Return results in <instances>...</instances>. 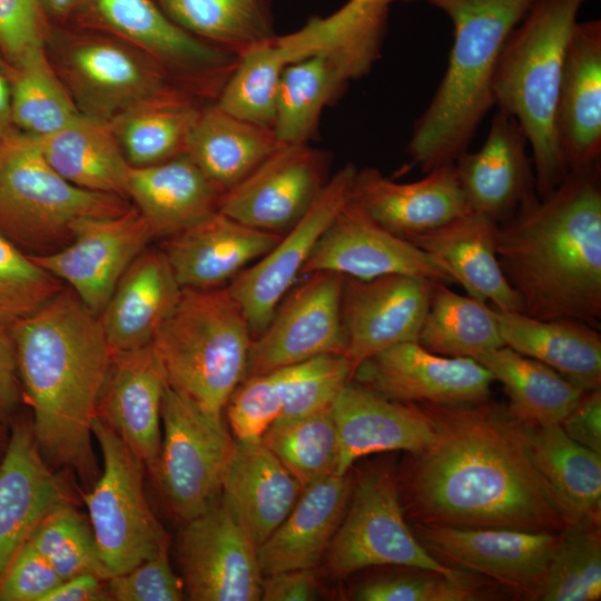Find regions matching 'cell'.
Masks as SVG:
<instances>
[{"label": "cell", "instance_id": "03108f58", "mask_svg": "<svg viewBox=\"0 0 601 601\" xmlns=\"http://www.w3.org/2000/svg\"><path fill=\"white\" fill-rule=\"evenodd\" d=\"M9 71H10V67L8 66V63L6 62V60L3 59L1 52H0V72L7 75H9Z\"/></svg>", "mask_w": 601, "mask_h": 601}, {"label": "cell", "instance_id": "d6986e66", "mask_svg": "<svg viewBox=\"0 0 601 601\" xmlns=\"http://www.w3.org/2000/svg\"><path fill=\"white\" fill-rule=\"evenodd\" d=\"M351 381L396 402L456 405L487 401L495 380L474 358L442 356L405 342L361 362Z\"/></svg>", "mask_w": 601, "mask_h": 601}, {"label": "cell", "instance_id": "3957f363", "mask_svg": "<svg viewBox=\"0 0 601 601\" xmlns=\"http://www.w3.org/2000/svg\"><path fill=\"white\" fill-rule=\"evenodd\" d=\"M496 255L520 312L536 319H601L600 164L570 170L546 196L496 229Z\"/></svg>", "mask_w": 601, "mask_h": 601}, {"label": "cell", "instance_id": "ee69618b", "mask_svg": "<svg viewBox=\"0 0 601 601\" xmlns=\"http://www.w3.org/2000/svg\"><path fill=\"white\" fill-rule=\"evenodd\" d=\"M8 80L11 120L23 135H51L80 115L47 52L10 68Z\"/></svg>", "mask_w": 601, "mask_h": 601}, {"label": "cell", "instance_id": "ffe728a7", "mask_svg": "<svg viewBox=\"0 0 601 601\" xmlns=\"http://www.w3.org/2000/svg\"><path fill=\"white\" fill-rule=\"evenodd\" d=\"M332 272L373 279L411 275L453 283L446 269L427 253L372 219L352 198L341 208L300 274Z\"/></svg>", "mask_w": 601, "mask_h": 601}, {"label": "cell", "instance_id": "f5cc1de1", "mask_svg": "<svg viewBox=\"0 0 601 601\" xmlns=\"http://www.w3.org/2000/svg\"><path fill=\"white\" fill-rule=\"evenodd\" d=\"M51 26L39 0H0V52L8 66L46 53Z\"/></svg>", "mask_w": 601, "mask_h": 601}, {"label": "cell", "instance_id": "6f0895ef", "mask_svg": "<svg viewBox=\"0 0 601 601\" xmlns=\"http://www.w3.org/2000/svg\"><path fill=\"white\" fill-rule=\"evenodd\" d=\"M22 398L17 355L11 327L0 323V423L6 426Z\"/></svg>", "mask_w": 601, "mask_h": 601}, {"label": "cell", "instance_id": "60d3db41", "mask_svg": "<svg viewBox=\"0 0 601 601\" xmlns=\"http://www.w3.org/2000/svg\"><path fill=\"white\" fill-rule=\"evenodd\" d=\"M189 35L238 58L276 36L273 0H155Z\"/></svg>", "mask_w": 601, "mask_h": 601}, {"label": "cell", "instance_id": "1f68e13d", "mask_svg": "<svg viewBox=\"0 0 601 601\" xmlns=\"http://www.w3.org/2000/svg\"><path fill=\"white\" fill-rule=\"evenodd\" d=\"M303 485L260 441H234L221 496L258 548L288 515Z\"/></svg>", "mask_w": 601, "mask_h": 601}, {"label": "cell", "instance_id": "f35d334b", "mask_svg": "<svg viewBox=\"0 0 601 601\" xmlns=\"http://www.w3.org/2000/svg\"><path fill=\"white\" fill-rule=\"evenodd\" d=\"M315 52L318 48L303 27L276 35L238 58L214 102L234 116L273 129L275 96L284 69Z\"/></svg>", "mask_w": 601, "mask_h": 601}, {"label": "cell", "instance_id": "4fadbf2b", "mask_svg": "<svg viewBox=\"0 0 601 601\" xmlns=\"http://www.w3.org/2000/svg\"><path fill=\"white\" fill-rule=\"evenodd\" d=\"M257 548L229 503L220 497L186 521L177 539L184 588L195 601H258Z\"/></svg>", "mask_w": 601, "mask_h": 601}, {"label": "cell", "instance_id": "6da1fadb", "mask_svg": "<svg viewBox=\"0 0 601 601\" xmlns=\"http://www.w3.org/2000/svg\"><path fill=\"white\" fill-rule=\"evenodd\" d=\"M433 440L411 454L402 489L416 524L560 533L566 523L530 454L528 425L489 400L417 403Z\"/></svg>", "mask_w": 601, "mask_h": 601}, {"label": "cell", "instance_id": "7a4b0ae2", "mask_svg": "<svg viewBox=\"0 0 601 601\" xmlns=\"http://www.w3.org/2000/svg\"><path fill=\"white\" fill-rule=\"evenodd\" d=\"M11 333L42 456L90 485L98 472L91 427L112 357L99 316L61 289Z\"/></svg>", "mask_w": 601, "mask_h": 601}, {"label": "cell", "instance_id": "816d5d0a", "mask_svg": "<svg viewBox=\"0 0 601 601\" xmlns=\"http://www.w3.org/2000/svg\"><path fill=\"white\" fill-rule=\"evenodd\" d=\"M227 415L236 440L260 441L283 406L277 371L248 376L230 395Z\"/></svg>", "mask_w": 601, "mask_h": 601}, {"label": "cell", "instance_id": "5b68a950", "mask_svg": "<svg viewBox=\"0 0 601 601\" xmlns=\"http://www.w3.org/2000/svg\"><path fill=\"white\" fill-rule=\"evenodd\" d=\"M587 1L535 0L505 40L493 75V104L528 138L540 198L569 174L558 135V104L566 48Z\"/></svg>", "mask_w": 601, "mask_h": 601}, {"label": "cell", "instance_id": "8d00e7d4", "mask_svg": "<svg viewBox=\"0 0 601 601\" xmlns=\"http://www.w3.org/2000/svg\"><path fill=\"white\" fill-rule=\"evenodd\" d=\"M532 462L566 523L601 520V454L560 424L528 426Z\"/></svg>", "mask_w": 601, "mask_h": 601}, {"label": "cell", "instance_id": "ab89813d", "mask_svg": "<svg viewBox=\"0 0 601 601\" xmlns=\"http://www.w3.org/2000/svg\"><path fill=\"white\" fill-rule=\"evenodd\" d=\"M476 361L502 383L510 413L528 426L560 424L585 392L550 366L505 345Z\"/></svg>", "mask_w": 601, "mask_h": 601}, {"label": "cell", "instance_id": "f1b7e54d", "mask_svg": "<svg viewBox=\"0 0 601 601\" xmlns=\"http://www.w3.org/2000/svg\"><path fill=\"white\" fill-rule=\"evenodd\" d=\"M349 494L346 474L303 486L288 515L256 550L262 574L314 569L327 552Z\"/></svg>", "mask_w": 601, "mask_h": 601}, {"label": "cell", "instance_id": "e0dca14e", "mask_svg": "<svg viewBox=\"0 0 601 601\" xmlns=\"http://www.w3.org/2000/svg\"><path fill=\"white\" fill-rule=\"evenodd\" d=\"M423 545L525 600H540L559 533L416 524Z\"/></svg>", "mask_w": 601, "mask_h": 601}, {"label": "cell", "instance_id": "11a10c76", "mask_svg": "<svg viewBox=\"0 0 601 601\" xmlns=\"http://www.w3.org/2000/svg\"><path fill=\"white\" fill-rule=\"evenodd\" d=\"M63 580L27 542L0 581V601H43Z\"/></svg>", "mask_w": 601, "mask_h": 601}, {"label": "cell", "instance_id": "91938a15", "mask_svg": "<svg viewBox=\"0 0 601 601\" xmlns=\"http://www.w3.org/2000/svg\"><path fill=\"white\" fill-rule=\"evenodd\" d=\"M110 600L107 580L83 573L63 580L43 601H106Z\"/></svg>", "mask_w": 601, "mask_h": 601}, {"label": "cell", "instance_id": "ac0fdd59", "mask_svg": "<svg viewBox=\"0 0 601 601\" xmlns=\"http://www.w3.org/2000/svg\"><path fill=\"white\" fill-rule=\"evenodd\" d=\"M154 238L144 217L131 206L118 216L82 219L75 226L69 244L30 256L49 274L66 282L99 316L122 274Z\"/></svg>", "mask_w": 601, "mask_h": 601}, {"label": "cell", "instance_id": "4316f807", "mask_svg": "<svg viewBox=\"0 0 601 601\" xmlns=\"http://www.w3.org/2000/svg\"><path fill=\"white\" fill-rule=\"evenodd\" d=\"M283 234L259 230L216 211L164 244L181 288H215L269 252Z\"/></svg>", "mask_w": 601, "mask_h": 601}, {"label": "cell", "instance_id": "680465c9", "mask_svg": "<svg viewBox=\"0 0 601 601\" xmlns=\"http://www.w3.org/2000/svg\"><path fill=\"white\" fill-rule=\"evenodd\" d=\"M318 583L314 569L282 571L263 575L264 601H309L317 599Z\"/></svg>", "mask_w": 601, "mask_h": 601}, {"label": "cell", "instance_id": "e575fe53", "mask_svg": "<svg viewBox=\"0 0 601 601\" xmlns=\"http://www.w3.org/2000/svg\"><path fill=\"white\" fill-rule=\"evenodd\" d=\"M280 144L272 128L208 102L190 129L185 154L224 194L254 171Z\"/></svg>", "mask_w": 601, "mask_h": 601}, {"label": "cell", "instance_id": "b9f144b4", "mask_svg": "<svg viewBox=\"0 0 601 601\" xmlns=\"http://www.w3.org/2000/svg\"><path fill=\"white\" fill-rule=\"evenodd\" d=\"M416 342L437 355L474 359L504 346L492 307L437 280Z\"/></svg>", "mask_w": 601, "mask_h": 601}, {"label": "cell", "instance_id": "30bf717a", "mask_svg": "<svg viewBox=\"0 0 601 601\" xmlns=\"http://www.w3.org/2000/svg\"><path fill=\"white\" fill-rule=\"evenodd\" d=\"M70 24L131 45L207 102L217 99L238 62L237 56L183 30L155 0H82Z\"/></svg>", "mask_w": 601, "mask_h": 601}, {"label": "cell", "instance_id": "d6a6232c", "mask_svg": "<svg viewBox=\"0 0 601 601\" xmlns=\"http://www.w3.org/2000/svg\"><path fill=\"white\" fill-rule=\"evenodd\" d=\"M223 193L186 155L131 167L127 197L155 238L169 237L218 211Z\"/></svg>", "mask_w": 601, "mask_h": 601}, {"label": "cell", "instance_id": "db71d44e", "mask_svg": "<svg viewBox=\"0 0 601 601\" xmlns=\"http://www.w3.org/2000/svg\"><path fill=\"white\" fill-rule=\"evenodd\" d=\"M110 600L117 601H179L184 599V583L174 572L168 546L131 570L107 580Z\"/></svg>", "mask_w": 601, "mask_h": 601}, {"label": "cell", "instance_id": "e7e4bbea", "mask_svg": "<svg viewBox=\"0 0 601 601\" xmlns=\"http://www.w3.org/2000/svg\"><path fill=\"white\" fill-rule=\"evenodd\" d=\"M7 443H8V437L6 434V425L0 423V462L3 456Z\"/></svg>", "mask_w": 601, "mask_h": 601}, {"label": "cell", "instance_id": "277c9868", "mask_svg": "<svg viewBox=\"0 0 601 601\" xmlns=\"http://www.w3.org/2000/svg\"><path fill=\"white\" fill-rule=\"evenodd\" d=\"M415 1V0H402ZM446 13L453 46L445 73L415 121L408 154L424 173L467 150L494 106L492 80L511 31L535 0H421Z\"/></svg>", "mask_w": 601, "mask_h": 601}, {"label": "cell", "instance_id": "52a82bcc", "mask_svg": "<svg viewBox=\"0 0 601 601\" xmlns=\"http://www.w3.org/2000/svg\"><path fill=\"white\" fill-rule=\"evenodd\" d=\"M47 55L79 112L105 124L149 101H204L146 53L105 32L52 24Z\"/></svg>", "mask_w": 601, "mask_h": 601}, {"label": "cell", "instance_id": "5bb4252c", "mask_svg": "<svg viewBox=\"0 0 601 601\" xmlns=\"http://www.w3.org/2000/svg\"><path fill=\"white\" fill-rule=\"evenodd\" d=\"M356 173L357 168L348 164L329 177L300 219L254 266L231 279L227 290L240 307L252 335L267 327L319 238L351 199Z\"/></svg>", "mask_w": 601, "mask_h": 601}, {"label": "cell", "instance_id": "7c38bea8", "mask_svg": "<svg viewBox=\"0 0 601 601\" xmlns=\"http://www.w3.org/2000/svg\"><path fill=\"white\" fill-rule=\"evenodd\" d=\"M329 572L346 575L373 565H401L449 578L463 572L441 562L404 520L398 480L388 469L365 473L326 552Z\"/></svg>", "mask_w": 601, "mask_h": 601}, {"label": "cell", "instance_id": "cb8c5ba5", "mask_svg": "<svg viewBox=\"0 0 601 601\" xmlns=\"http://www.w3.org/2000/svg\"><path fill=\"white\" fill-rule=\"evenodd\" d=\"M352 200L388 231L411 239L471 211L454 162L412 183H396L367 167L355 176Z\"/></svg>", "mask_w": 601, "mask_h": 601}, {"label": "cell", "instance_id": "8992f818", "mask_svg": "<svg viewBox=\"0 0 601 601\" xmlns=\"http://www.w3.org/2000/svg\"><path fill=\"white\" fill-rule=\"evenodd\" d=\"M252 332L227 288H183L151 345L167 386L221 416L246 378Z\"/></svg>", "mask_w": 601, "mask_h": 601}, {"label": "cell", "instance_id": "f546056e", "mask_svg": "<svg viewBox=\"0 0 601 601\" xmlns=\"http://www.w3.org/2000/svg\"><path fill=\"white\" fill-rule=\"evenodd\" d=\"M496 229L495 223L471 210L408 240L437 260L469 296L520 312L519 297L497 259Z\"/></svg>", "mask_w": 601, "mask_h": 601}, {"label": "cell", "instance_id": "9c48e42d", "mask_svg": "<svg viewBox=\"0 0 601 601\" xmlns=\"http://www.w3.org/2000/svg\"><path fill=\"white\" fill-rule=\"evenodd\" d=\"M102 474L83 495L108 577L122 574L168 546L144 491V462L98 416L92 422Z\"/></svg>", "mask_w": 601, "mask_h": 601}, {"label": "cell", "instance_id": "bcb514c9", "mask_svg": "<svg viewBox=\"0 0 601 601\" xmlns=\"http://www.w3.org/2000/svg\"><path fill=\"white\" fill-rule=\"evenodd\" d=\"M600 598V523H569L559 533L540 600L597 601Z\"/></svg>", "mask_w": 601, "mask_h": 601}, {"label": "cell", "instance_id": "f6af8a7d", "mask_svg": "<svg viewBox=\"0 0 601 601\" xmlns=\"http://www.w3.org/2000/svg\"><path fill=\"white\" fill-rule=\"evenodd\" d=\"M331 407L275 421L262 437L303 486L337 472L339 442Z\"/></svg>", "mask_w": 601, "mask_h": 601}, {"label": "cell", "instance_id": "836d02e7", "mask_svg": "<svg viewBox=\"0 0 601 601\" xmlns=\"http://www.w3.org/2000/svg\"><path fill=\"white\" fill-rule=\"evenodd\" d=\"M492 308L505 346L550 366L584 391L600 388L601 336L592 325Z\"/></svg>", "mask_w": 601, "mask_h": 601}, {"label": "cell", "instance_id": "be15d7a7", "mask_svg": "<svg viewBox=\"0 0 601 601\" xmlns=\"http://www.w3.org/2000/svg\"><path fill=\"white\" fill-rule=\"evenodd\" d=\"M352 6H354L359 11L377 17V18H388L390 7L395 1L402 0H348Z\"/></svg>", "mask_w": 601, "mask_h": 601}, {"label": "cell", "instance_id": "94428289", "mask_svg": "<svg viewBox=\"0 0 601 601\" xmlns=\"http://www.w3.org/2000/svg\"><path fill=\"white\" fill-rule=\"evenodd\" d=\"M53 26L70 24L82 0H39Z\"/></svg>", "mask_w": 601, "mask_h": 601}, {"label": "cell", "instance_id": "4dcf8cb0", "mask_svg": "<svg viewBox=\"0 0 601 601\" xmlns=\"http://www.w3.org/2000/svg\"><path fill=\"white\" fill-rule=\"evenodd\" d=\"M181 289L164 252L145 249L122 274L99 315L111 353L151 343Z\"/></svg>", "mask_w": 601, "mask_h": 601}, {"label": "cell", "instance_id": "9a60e30c", "mask_svg": "<svg viewBox=\"0 0 601 601\" xmlns=\"http://www.w3.org/2000/svg\"><path fill=\"white\" fill-rule=\"evenodd\" d=\"M345 276L309 274L278 305L267 327L252 341L247 375L269 373L325 354H345L342 296Z\"/></svg>", "mask_w": 601, "mask_h": 601}, {"label": "cell", "instance_id": "44dd1931", "mask_svg": "<svg viewBox=\"0 0 601 601\" xmlns=\"http://www.w3.org/2000/svg\"><path fill=\"white\" fill-rule=\"evenodd\" d=\"M433 280L411 275L344 278L342 322L353 368L393 345L416 342ZM354 372V371H353Z\"/></svg>", "mask_w": 601, "mask_h": 601}, {"label": "cell", "instance_id": "681fc988", "mask_svg": "<svg viewBox=\"0 0 601 601\" xmlns=\"http://www.w3.org/2000/svg\"><path fill=\"white\" fill-rule=\"evenodd\" d=\"M62 289L60 280L0 233V323L12 326Z\"/></svg>", "mask_w": 601, "mask_h": 601}, {"label": "cell", "instance_id": "6125c7cd", "mask_svg": "<svg viewBox=\"0 0 601 601\" xmlns=\"http://www.w3.org/2000/svg\"><path fill=\"white\" fill-rule=\"evenodd\" d=\"M18 132L11 120L9 80L0 72V146Z\"/></svg>", "mask_w": 601, "mask_h": 601}, {"label": "cell", "instance_id": "d4e9b609", "mask_svg": "<svg viewBox=\"0 0 601 601\" xmlns=\"http://www.w3.org/2000/svg\"><path fill=\"white\" fill-rule=\"evenodd\" d=\"M167 386L151 343L114 353L97 416L155 472L160 446L161 401Z\"/></svg>", "mask_w": 601, "mask_h": 601}, {"label": "cell", "instance_id": "7402d4cb", "mask_svg": "<svg viewBox=\"0 0 601 601\" xmlns=\"http://www.w3.org/2000/svg\"><path fill=\"white\" fill-rule=\"evenodd\" d=\"M62 503H72L70 487L42 456L31 420H16L0 462V581L41 520Z\"/></svg>", "mask_w": 601, "mask_h": 601}, {"label": "cell", "instance_id": "603a6c76", "mask_svg": "<svg viewBox=\"0 0 601 601\" xmlns=\"http://www.w3.org/2000/svg\"><path fill=\"white\" fill-rule=\"evenodd\" d=\"M528 148V138L520 124L497 110L483 146L474 152L464 151L454 161L473 211L501 225L538 195Z\"/></svg>", "mask_w": 601, "mask_h": 601}, {"label": "cell", "instance_id": "7dc6e473", "mask_svg": "<svg viewBox=\"0 0 601 601\" xmlns=\"http://www.w3.org/2000/svg\"><path fill=\"white\" fill-rule=\"evenodd\" d=\"M28 542L62 580L83 573L109 579L92 529L72 503L53 508L35 529Z\"/></svg>", "mask_w": 601, "mask_h": 601}, {"label": "cell", "instance_id": "7bdbcfd3", "mask_svg": "<svg viewBox=\"0 0 601 601\" xmlns=\"http://www.w3.org/2000/svg\"><path fill=\"white\" fill-rule=\"evenodd\" d=\"M205 105L197 99L149 101L124 111L108 126L131 167L150 166L185 154Z\"/></svg>", "mask_w": 601, "mask_h": 601}, {"label": "cell", "instance_id": "9f6ffc18", "mask_svg": "<svg viewBox=\"0 0 601 601\" xmlns=\"http://www.w3.org/2000/svg\"><path fill=\"white\" fill-rule=\"evenodd\" d=\"M560 425L573 441L601 454V390L585 391Z\"/></svg>", "mask_w": 601, "mask_h": 601}, {"label": "cell", "instance_id": "83f0119b", "mask_svg": "<svg viewBox=\"0 0 601 601\" xmlns=\"http://www.w3.org/2000/svg\"><path fill=\"white\" fill-rule=\"evenodd\" d=\"M558 135L570 170L600 164L601 22H577L564 58Z\"/></svg>", "mask_w": 601, "mask_h": 601}, {"label": "cell", "instance_id": "ba28073f", "mask_svg": "<svg viewBox=\"0 0 601 601\" xmlns=\"http://www.w3.org/2000/svg\"><path fill=\"white\" fill-rule=\"evenodd\" d=\"M130 207L122 197L67 181L30 136L18 132L0 146V233L20 248L59 249L80 220L118 216Z\"/></svg>", "mask_w": 601, "mask_h": 601}, {"label": "cell", "instance_id": "2e32d148", "mask_svg": "<svg viewBox=\"0 0 601 601\" xmlns=\"http://www.w3.org/2000/svg\"><path fill=\"white\" fill-rule=\"evenodd\" d=\"M331 157L309 144H280L254 171L221 195L218 210L249 227L283 234L329 179Z\"/></svg>", "mask_w": 601, "mask_h": 601}, {"label": "cell", "instance_id": "f907efd6", "mask_svg": "<svg viewBox=\"0 0 601 601\" xmlns=\"http://www.w3.org/2000/svg\"><path fill=\"white\" fill-rule=\"evenodd\" d=\"M463 572L456 578L425 571L384 577L361 585L355 600L362 601H474L489 597L490 582Z\"/></svg>", "mask_w": 601, "mask_h": 601}, {"label": "cell", "instance_id": "d590c367", "mask_svg": "<svg viewBox=\"0 0 601 601\" xmlns=\"http://www.w3.org/2000/svg\"><path fill=\"white\" fill-rule=\"evenodd\" d=\"M355 71L338 49H324L289 63L275 96L273 130L282 144H307L324 108L334 102Z\"/></svg>", "mask_w": 601, "mask_h": 601}, {"label": "cell", "instance_id": "8fae6325", "mask_svg": "<svg viewBox=\"0 0 601 601\" xmlns=\"http://www.w3.org/2000/svg\"><path fill=\"white\" fill-rule=\"evenodd\" d=\"M161 420L164 439L154 474L169 509L186 522L218 500L234 441L221 416L208 414L169 386Z\"/></svg>", "mask_w": 601, "mask_h": 601}, {"label": "cell", "instance_id": "74e56055", "mask_svg": "<svg viewBox=\"0 0 601 601\" xmlns=\"http://www.w3.org/2000/svg\"><path fill=\"white\" fill-rule=\"evenodd\" d=\"M33 140L49 166L70 184L128 200L130 165L108 124L80 114L60 130Z\"/></svg>", "mask_w": 601, "mask_h": 601}, {"label": "cell", "instance_id": "484cf974", "mask_svg": "<svg viewBox=\"0 0 601 601\" xmlns=\"http://www.w3.org/2000/svg\"><path fill=\"white\" fill-rule=\"evenodd\" d=\"M331 408L339 442L337 475L362 456L394 450L416 454L433 440L432 422L420 404L388 400L353 381Z\"/></svg>", "mask_w": 601, "mask_h": 601}, {"label": "cell", "instance_id": "c3c4849f", "mask_svg": "<svg viewBox=\"0 0 601 601\" xmlns=\"http://www.w3.org/2000/svg\"><path fill=\"white\" fill-rule=\"evenodd\" d=\"M276 371L283 400L276 421H288L331 407L354 368L345 354H325Z\"/></svg>", "mask_w": 601, "mask_h": 601}]
</instances>
